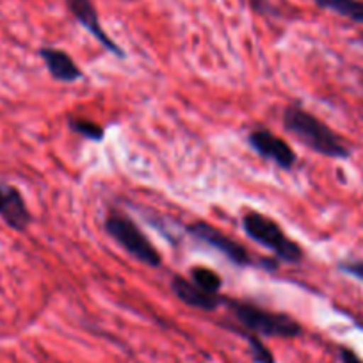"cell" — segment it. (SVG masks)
<instances>
[{
  "label": "cell",
  "instance_id": "6",
  "mask_svg": "<svg viewBox=\"0 0 363 363\" xmlns=\"http://www.w3.org/2000/svg\"><path fill=\"white\" fill-rule=\"evenodd\" d=\"M247 145L253 152H257L262 159L269 160V162L277 164L281 169L289 171L294 167L296 157L294 150L289 145L285 139H281L280 135L272 134L267 128H258V130H253L250 135H247Z\"/></svg>",
  "mask_w": 363,
  "mask_h": 363
},
{
  "label": "cell",
  "instance_id": "4",
  "mask_svg": "<svg viewBox=\"0 0 363 363\" xmlns=\"http://www.w3.org/2000/svg\"><path fill=\"white\" fill-rule=\"evenodd\" d=\"M107 235L111 239L116 240L130 257L141 264L148 265V267H160L162 264V257H160L159 250L150 242L148 237L143 233V230L135 225L134 219L128 218L127 214L121 212H111L104 223Z\"/></svg>",
  "mask_w": 363,
  "mask_h": 363
},
{
  "label": "cell",
  "instance_id": "17",
  "mask_svg": "<svg viewBox=\"0 0 363 363\" xmlns=\"http://www.w3.org/2000/svg\"><path fill=\"white\" fill-rule=\"evenodd\" d=\"M358 41H359V43H362V47H363V34H359V40Z\"/></svg>",
  "mask_w": 363,
  "mask_h": 363
},
{
  "label": "cell",
  "instance_id": "13",
  "mask_svg": "<svg viewBox=\"0 0 363 363\" xmlns=\"http://www.w3.org/2000/svg\"><path fill=\"white\" fill-rule=\"evenodd\" d=\"M68 128L75 134L89 139V141H102L104 135H106L102 125L91 120H84V118H68Z\"/></svg>",
  "mask_w": 363,
  "mask_h": 363
},
{
  "label": "cell",
  "instance_id": "12",
  "mask_svg": "<svg viewBox=\"0 0 363 363\" xmlns=\"http://www.w3.org/2000/svg\"><path fill=\"white\" fill-rule=\"evenodd\" d=\"M189 274L191 281H193L198 289L208 292V294H221L223 280L216 271L203 267V265H194V267L191 269Z\"/></svg>",
  "mask_w": 363,
  "mask_h": 363
},
{
  "label": "cell",
  "instance_id": "3",
  "mask_svg": "<svg viewBox=\"0 0 363 363\" xmlns=\"http://www.w3.org/2000/svg\"><path fill=\"white\" fill-rule=\"evenodd\" d=\"M242 228L250 239L272 251V255L284 264H299L305 258V251L296 240L284 232L280 225L269 216L250 211L242 216Z\"/></svg>",
  "mask_w": 363,
  "mask_h": 363
},
{
  "label": "cell",
  "instance_id": "5",
  "mask_svg": "<svg viewBox=\"0 0 363 363\" xmlns=\"http://www.w3.org/2000/svg\"><path fill=\"white\" fill-rule=\"evenodd\" d=\"M187 232L193 239L200 240V242L207 244V246L214 247L218 250L219 253L225 255L232 264L235 265H251L253 260H251L250 253H247L246 247L242 244L235 242L230 235H226L225 232H221L216 226L208 225L205 221H198V223H191L187 226Z\"/></svg>",
  "mask_w": 363,
  "mask_h": 363
},
{
  "label": "cell",
  "instance_id": "1",
  "mask_svg": "<svg viewBox=\"0 0 363 363\" xmlns=\"http://www.w3.org/2000/svg\"><path fill=\"white\" fill-rule=\"evenodd\" d=\"M284 127L291 132L298 141L308 146L315 153L330 159L345 160L351 157V148L345 145L344 139L328 127L324 121L313 116L299 106H289L284 111Z\"/></svg>",
  "mask_w": 363,
  "mask_h": 363
},
{
  "label": "cell",
  "instance_id": "16",
  "mask_svg": "<svg viewBox=\"0 0 363 363\" xmlns=\"http://www.w3.org/2000/svg\"><path fill=\"white\" fill-rule=\"evenodd\" d=\"M340 362L342 363H363V359L356 354L354 351L347 347H342L340 349Z\"/></svg>",
  "mask_w": 363,
  "mask_h": 363
},
{
  "label": "cell",
  "instance_id": "8",
  "mask_svg": "<svg viewBox=\"0 0 363 363\" xmlns=\"http://www.w3.org/2000/svg\"><path fill=\"white\" fill-rule=\"evenodd\" d=\"M0 219L16 232H26L33 221L22 193L9 184H0Z\"/></svg>",
  "mask_w": 363,
  "mask_h": 363
},
{
  "label": "cell",
  "instance_id": "10",
  "mask_svg": "<svg viewBox=\"0 0 363 363\" xmlns=\"http://www.w3.org/2000/svg\"><path fill=\"white\" fill-rule=\"evenodd\" d=\"M40 57L43 59L52 79L57 80V82L69 84L84 77L82 69L79 68V65L73 61V57L66 50L54 47H43L40 48Z\"/></svg>",
  "mask_w": 363,
  "mask_h": 363
},
{
  "label": "cell",
  "instance_id": "2",
  "mask_svg": "<svg viewBox=\"0 0 363 363\" xmlns=\"http://www.w3.org/2000/svg\"><path fill=\"white\" fill-rule=\"evenodd\" d=\"M223 305L239 323L240 331L272 338H296L303 335V326L289 313H278L240 299L225 298Z\"/></svg>",
  "mask_w": 363,
  "mask_h": 363
},
{
  "label": "cell",
  "instance_id": "11",
  "mask_svg": "<svg viewBox=\"0 0 363 363\" xmlns=\"http://www.w3.org/2000/svg\"><path fill=\"white\" fill-rule=\"evenodd\" d=\"M319 8L363 26V0H313Z\"/></svg>",
  "mask_w": 363,
  "mask_h": 363
},
{
  "label": "cell",
  "instance_id": "15",
  "mask_svg": "<svg viewBox=\"0 0 363 363\" xmlns=\"http://www.w3.org/2000/svg\"><path fill=\"white\" fill-rule=\"evenodd\" d=\"M337 269L347 277L354 278V280L363 284V260L358 258H347V260H340L337 264Z\"/></svg>",
  "mask_w": 363,
  "mask_h": 363
},
{
  "label": "cell",
  "instance_id": "14",
  "mask_svg": "<svg viewBox=\"0 0 363 363\" xmlns=\"http://www.w3.org/2000/svg\"><path fill=\"white\" fill-rule=\"evenodd\" d=\"M240 333L246 337L247 344H250V352L251 358H253V363H274V356L269 351L267 345L258 338V335L246 333V331H240Z\"/></svg>",
  "mask_w": 363,
  "mask_h": 363
},
{
  "label": "cell",
  "instance_id": "9",
  "mask_svg": "<svg viewBox=\"0 0 363 363\" xmlns=\"http://www.w3.org/2000/svg\"><path fill=\"white\" fill-rule=\"evenodd\" d=\"M171 291L184 305L191 306V308L203 310V312H214L218 306L225 303V298L221 294H208V292L198 289L193 281L180 277V274H174L173 280H171Z\"/></svg>",
  "mask_w": 363,
  "mask_h": 363
},
{
  "label": "cell",
  "instance_id": "7",
  "mask_svg": "<svg viewBox=\"0 0 363 363\" xmlns=\"http://www.w3.org/2000/svg\"><path fill=\"white\" fill-rule=\"evenodd\" d=\"M66 6H68L73 18H75L91 36L95 38L106 50H109L111 54H114L116 57H125L123 48L106 33V29H104L102 23H100L99 13H96L93 0H66Z\"/></svg>",
  "mask_w": 363,
  "mask_h": 363
}]
</instances>
